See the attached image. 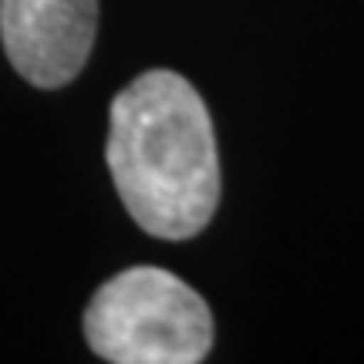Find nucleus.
I'll return each instance as SVG.
<instances>
[{
	"mask_svg": "<svg viewBox=\"0 0 364 364\" xmlns=\"http://www.w3.org/2000/svg\"><path fill=\"white\" fill-rule=\"evenodd\" d=\"M98 34V0H0V41L17 75L61 88L81 75Z\"/></svg>",
	"mask_w": 364,
	"mask_h": 364,
	"instance_id": "obj_3",
	"label": "nucleus"
},
{
	"mask_svg": "<svg viewBox=\"0 0 364 364\" xmlns=\"http://www.w3.org/2000/svg\"><path fill=\"white\" fill-rule=\"evenodd\" d=\"M85 338L112 364H199L213 348V314L176 273L132 267L91 294Z\"/></svg>",
	"mask_w": 364,
	"mask_h": 364,
	"instance_id": "obj_2",
	"label": "nucleus"
},
{
	"mask_svg": "<svg viewBox=\"0 0 364 364\" xmlns=\"http://www.w3.org/2000/svg\"><path fill=\"white\" fill-rule=\"evenodd\" d=\"M105 162L129 216L156 240H193L216 216L223 179L213 118L176 71H145L118 91Z\"/></svg>",
	"mask_w": 364,
	"mask_h": 364,
	"instance_id": "obj_1",
	"label": "nucleus"
}]
</instances>
